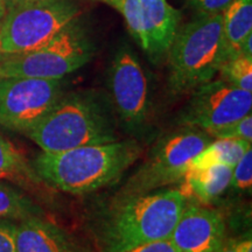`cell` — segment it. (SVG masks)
Listing matches in <instances>:
<instances>
[{
  "label": "cell",
  "mask_w": 252,
  "mask_h": 252,
  "mask_svg": "<svg viewBox=\"0 0 252 252\" xmlns=\"http://www.w3.org/2000/svg\"><path fill=\"white\" fill-rule=\"evenodd\" d=\"M210 138L204 131L188 126L167 135L128 179L123 196L150 193L181 181L194 158L212 141Z\"/></svg>",
  "instance_id": "cell-7"
},
{
  "label": "cell",
  "mask_w": 252,
  "mask_h": 252,
  "mask_svg": "<svg viewBox=\"0 0 252 252\" xmlns=\"http://www.w3.org/2000/svg\"><path fill=\"white\" fill-rule=\"evenodd\" d=\"M187 202L180 188L123 196L100 226L103 252H123L169 238Z\"/></svg>",
  "instance_id": "cell-2"
},
{
  "label": "cell",
  "mask_w": 252,
  "mask_h": 252,
  "mask_svg": "<svg viewBox=\"0 0 252 252\" xmlns=\"http://www.w3.org/2000/svg\"><path fill=\"white\" fill-rule=\"evenodd\" d=\"M93 55L94 47L77 20L40 48L0 59V77L63 80L86 65Z\"/></svg>",
  "instance_id": "cell-6"
},
{
  "label": "cell",
  "mask_w": 252,
  "mask_h": 252,
  "mask_svg": "<svg viewBox=\"0 0 252 252\" xmlns=\"http://www.w3.org/2000/svg\"><path fill=\"white\" fill-rule=\"evenodd\" d=\"M109 87L116 110L125 125H143L149 116V82L139 60L128 47H123L113 58L109 71Z\"/></svg>",
  "instance_id": "cell-10"
},
{
  "label": "cell",
  "mask_w": 252,
  "mask_h": 252,
  "mask_svg": "<svg viewBox=\"0 0 252 252\" xmlns=\"http://www.w3.org/2000/svg\"><path fill=\"white\" fill-rule=\"evenodd\" d=\"M168 89L180 96L214 80L229 60L222 13L196 15L179 27L168 50Z\"/></svg>",
  "instance_id": "cell-3"
},
{
  "label": "cell",
  "mask_w": 252,
  "mask_h": 252,
  "mask_svg": "<svg viewBox=\"0 0 252 252\" xmlns=\"http://www.w3.org/2000/svg\"><path fill=\"white\" fill-rule=\"evenodd\" d=\"M5 13H6V8L0 9V23H1V20H2V18H4Z\"/></svg>",
  "instance_id": "cell-30"
},
{
  "label": "cell",
  "mask_w": 252,
  "mask_h": 252,
  "mask_svg": "<svg viewBox=\"0 0 252 252\" xmlns=\"http://www.w3.org/2000/svg\"><path fill=\"white\" fill-rule=\"evenodd\" d=\"M232 167L213 165L204 168H189L182 178L181 190L185 196L201 203H210L224 194L231 185Z\"/></svg>",
  "instance_id": "cell-14"
},
{
  "label": "cell",
  "mask_w": 252,
  "mask_h": 252,
  "mask_svg": "<svg viewBox=\"0 0 252 252\" xmlns=\"http://www.w3.org/2000/svg\"><path fill=\"white\" fill-rule=\"evenodd\" d=\"M251 149V141L243 139H216L210 141L194 158L189 168H204L213 165L234 167L243 154Z\"/></svg>",
  "instance_id": "cell-17"
},
{
  "label": "cell",
  "mask_w": 252,
  "mask_h": 252,
  "mask_svg": "<svg viewBox=\"0 0 252 252\" xmlns=\"http://www.w3.org/2000/svg\"><path fill=\"white\" fill-rule=\"evenodd\" d=\"M225 231L219 210L187 202L169 239L180 252H216L226 241Z\"/></svg>",
  "instance_id": "cell-11"
},
{
  "label": "cell",
  "mask_w": 252,
  "mask_h": 252,
  "mask_svg": "<svg viewBox=\"0 0 252 252\" xmlns=\"http://www.w3.org/2000/svg\"><path fill=\"white\" fill-rule=\"evenodd\" d=\"M206 133L216 139H243L252 141V115L249 113L238 121L214 128Z\"/></svg>",
  "instance_id": "cell-20"
},
{
  "label": "cell",
  "mask_w": 252,
  "mask_h": 252,
  "mask_svg": "<svg viewBox=\"0 0 252 252\" xmlns=\"http://www.w3.org/2000/svg\"><path fill=\"white\" fill-rule=\"evenodd\" d=\"M62 96V80L0 77V125L25 134Z\"/></svg>",
  "instance_id": "cell-8"
},
{
  "label": "cell",
  "mask_w": 252,
  "mask_h": 252,
  "mask_svg": "<svg viewBox=\"0 0 252 252\" xmlns=\"http://www.w3.org/2000/svg\"><path fill=\"white\" fill-rule=\"evenodd\" d=\"M180 20L181 13L167 0H141V49L153 60L167 54Z\"/></svg>",
  "instance_id": "cell-12"
},
{
  "label": "cell",
  "mask_w": 252,
  "mask_h": 252,
  "mask_svg": "<svg viewBox=\"0 0 252 252\" xmlns=\"http://www.w3.org/2000/svg\"><path fill=\"white\" fill-rule=\"evenodd\" d=\"M17 252H83L62 228L41 216L17 222Z\"/></svg>",
  "instance_id": "cell-13"
},
{
  "label": "cell",
  "mask_w": 252,
  "mask_h": 252,
  "mask_svg": "<svg viewBox=\"0 0 252 252\" xmlns=\"http://www.w3.org/2000/svg\"><path fill=\"white\" fill-rule=\"evenodd\" d=\"M230 187L241 193L251 191L252 187V150L250 149L243 154L237 163L232 167L231 185Z\"/></svg>",
  "instance_id": "cell-21"
},
{
  "label": "cell",
  "mask_w": 252,
  "mask_h": 252,
  "mask_svg": "<svg viewBox=\"0 0 252 252\" xmlns=\"http://www.w3.org/2000/svg\"><path fill=\"white\" fill-rule=\"evenodd\" d=\"M239 55H243V56H247V58L252 59V34L245 39L243 45L241 47Z\"/></svg>",
  "instance_id": "cell-26"
},
{
  "label": "cell",
  "mask_w": 252,
  "mask_h": 252,
  "mask_svg": "<svg viewBox=\"0 0 252 252\" xmlns=\"http://www.w3.org/2000/svg\"><path fill=\"white\" fill-rule=\"evenodd\" d=\"M222 27L229 59L238 56L245 39L252 34V0H234L222 12Z\"/></svg>",
  "instance_id": "cell-15"
},
{
  "label": "cell",
  "mask_w": 252,
  "mask_h": 252,
  "mask_svg": "<svg viewBox=\"0 0 252 252\" xmlns=\"http://www.w3.org/2000/svg\"><path fill=\"white\" fill-rule=\"evenodd\" d=\"M123 252H180L172 243L171 239H160V241L151 242V243L141 244L138 247L128 249Z\"/></svg>",
  "instance_id": "cell-24"
},
{
  "label": "cell",
  "mask_w": 252,
  "mask_h": 252,
  "mask_svg": "<svg viewBox=\"0 0 252 252\" xmlns=\"http://www.w3.org/2000/svg\"><path fill=\"white\" fill-rule=\"evenodd\" d=\"M0 180H8L28 188L36 187L42 182L24 154L2 135H0Z\"/></svg>",
  "instance_id": "cell-16"
},
{
  "label": "cell",
  "mask_w": 252,
  "mask_h": 252,
  "mask_svg": "<svg viewBox=\"0 0 252 252\" xmlns=\"http://www.w3.org/2000/svg\"><path fill=\"white\" fill-rule=\"evenodd\" d=\"M5 1H6V0H5Z\"/></svg>",
  "instance_id": "cell-32"
},
{
  "label": "cell",
  "mask_w": 252,
  "mask_h": 252,
  "mask_svg": "<svg viewBox=\"0 0 252 252\" xmlns=\"http://www.w3.org/2000/svg\"><path fill=\"white\" fill-rule=\"evenodd\" d=\"M26 1H34V0H6V4L8 5H15L20 4V2H26Z\"/></svg>",
  "instance_id": "cell-29"
},
{
  "label": "cell",
  "mask_w": 252,
  "mask_h": 252,
  "mask_svg": "<svg viewBox=\"0 0 252 252\" xmlns=\"http://www.w3.org/2000/svg\"><path fill=\"white\" fill-rule=\"evenodd\" d=\"M72 0H34L8 5L0 23V59L35 50L80 18Z\"/></svg>",
  "instance_id": "cell-5"
},
{
  "label": "cell",
  "mask_w": 252,
  "mask_h": 252,
  "mask_svg": "<svg viewBox=\"0 0 252 252\" xmlns=\"http://www.w3.org/2000/svg\"><path fill=\"white\" fill-rule=\"evenodd\" d=\"M42 210L26 194L0 181V219L23 220L41 216Z\"/></svg>",
  "instance_id": "cell-18"
},
{
  "label": "cell",
  "mask_w": 252,
  "mask_h": 252,
  "mask_svg": "<svg viewBox=\"0 0 252 252\" xmlns=\"http://www.w3.org/2000/svg\"><path fill=\"white\" fill-rule=\"evenodd\" d=\"M234 0H185L196 15H212L222 13Z\"/></svg>",
  "instance_id": "cell-22"
},
{
  "label": "cell",
  "mask_w": 252,
  "mask_h": 252,
  "mask_svg": "<svg viewBox=\"0 0 252 252\" xmlns=\"http://www.w3.org/2000/svg\"><path fill=\"white\" fill-rule=\"evenodd\" d=\"M219 72L223 81L252 93V59L243 55L235 56L226 60Z\"/></svg>",
  "instance_id": "cell-19"
},
{
  "label": "cell",
  "mask_w": 252,
  "mask_h": 252,
  "mask_svg": "<svg viewBox=\"0 0 252 252\" xmlns=\"http://www.w3.org/2000/svg\"><path fill=\"white\" fill-rule=\"evenodd\" d=\"M99 1L106 2V4L111 5L112 7H115V8H118V5H119V0H99Z\"/></svg>",
  "instance_id": "cell-28"
},
{
  "label": "cell",
  "mask_w": 252,
  "mask_h": 252,
  "mask_svg": "<svg viewBox=\"0 0 252 252\" xmlns=\"http://www.w3.org/2000/svg\"><path fill=\"white\" fill-rule=\"evenodd\" d=\"M134 140L86 145L59 153H41L34 169L42 181L64 193L83 195L117 181L139 159Z\"/></svg>",
  "instance_id": "cell-1"
},
{
  "label": "cell",
  "mask_w": 252,
  "mask_h": 252,
  "mask_svg": "<svg viewBox=\"0 0 252 252\" xmlns=\"http://www.w3.org/2000/svg\"><path fill=\"white\" fill-rule=\"evenodd\" d=\"M25 134L46 153L117 140L105 108L90 93L63 94L54 108Z\"/></svg>",
  "instance_id": "cell-4"
},
{
  "label": "cell",
  "mask_w": 252,
  "mask_h": 252,
  "mask_svg": "<svg viewBox=\"0 0 252 252\" xmlns=\"http://www.w3.org/2000/svg\"><path fill=\"white\" fill-rule=\"evenodd\" d=\"M2 8H6L5 0H0V9H2Z\"/></svg>",
  "instance_id": "cell-31"
},
{
  "label": "cell",
  "mask_w": 252,
  "mask_h": 252,
  "mask_svg": "<svg viewBox=\"0 0 252 252\" xmlns=\"http://www.w3.org/2000/svg\"><path fill=\"white\" fill-rule=\"evenodd\" d=\"M234 247L236 252H252L251 237L244 239H234Z\"/></svg>",
  "instance_id": "cell-25"
},
{
  "label": "cell",
  "mask_w": 252,
  "mask_h": 252,
  "mask_svg": "<svg viewBox=\"0 0 252 252\" xmlns=\"http://www.w3.org/2000/svg\"><path fill=\"white\" fill-rule=\"evenodd\" d=\"M216 252H236L234 247V239H230V241L226 239L224 244H223Z\"/></svg>",
  "instance_id": "cell-27"
},
{
  "label": "cell",
  "mask_w": 252,
  "mask_h": 252,
  "mask_svg": "<svg viewBox=\"0 0 252 252\" xmlns=\"http://www.w3.org/2000/svg\"><path fill=\"white\" fill-rule=\"evenodd\" d=\"M17 222L0 219V252H17Z\"/></svg>",
  "instance_id": "cell-23"
},
{
  "label": "cell",
  "mask_w": 252,
  "mask_h": 252,
  "mask_svg": "<svg viewBox=\"0 0 252 252\" xmlns=\"http://www.w3.org/2000/svg\"><path fill=\"white\" fill-rule=\"evenodd\" d=\"M191 93L181 115V122L188 127L208 132L251 113L252 93L238 89L222 78L207 82Z\"/></svg>",
  "instance_id": "cell-9"
}]
</instances>
